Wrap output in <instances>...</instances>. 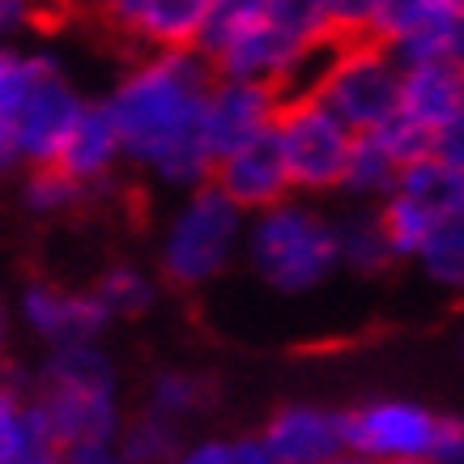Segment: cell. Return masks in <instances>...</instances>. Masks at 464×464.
I'll list each match as a JSON object with an SVG mask.
<instances>
[{"label": "cell", "instance_id": "obj_12", "mask_svg": "<svg viewBox=\"0 0 464 464\" xmlns=\"http://www.w3.org/2000/svg\"><path fill=\"white\" fill-rule=\"evenodd\" d=\"M22 320L52 345H77V341H99V333L111 324V311L102 307L94 290L69 295L56 285H30L22 295Z\"/></svg>", "mask_w": 464, "mask_h": 464}, {"label": "cell", "instance_id": "obj_22", "mask_svg": "<svg viewBox=\"0 0 464 464\" xmlns=\"http://www.w3.org/2000/svg\"><path fill=\"white\" fill-rule=\"evenodd\" d=\"M265 9H268V0H209L197 52H205V56L213 60L226 43H235L243 30H252L256 22H265Z\"/></svg>", "mask_w": 464, "mask_h": 464}, {"label": "cell", "instance_id": "obj_31", "mask_svg": "<svg viewBox=\"0 0 464 464\" xmlns=\"http://www.w3.org/2000/svg\"><path fill=\"white\" fill-rule=\"evenodd\" d=\"M375 5H380V0H328V22H333V34H337V39L366 34Z\"/></svg>", "mask_w": 464, "mask_h": 464}, {"label": "cell", "instance_id": "obj_11", "mask_svg": "<svg viewBox=\"0 0 464 464\" xmlns=\"http://www.w3.org/2000/svg\"><path fill=\"white\" fill-rule=\"evenodd\" d=\"M268 464H333L345 456V426L341 413L315 405L282 409L260 435Z\"/></svg>", "mask_w": 464, "mask_h": 464}, {"label": "cell", "instance_id": "obj_28", "mask_svg": "<svg viewBox=\"0 0 464 464\" xmlns=\"http://www.w3.org/2000/svg\"><path fill=\"white\" fill-rule=\"evenodd\" d=\"M265 14L273 26H282L285 34H295L303 43L337 39L333 22H328V0H268Z\"/></svg>", "mask_w": 464, "mask_h": 464}, {"label": "cell", "instance_id": "obj_7", "mask_svg": "<svg viewBox=\"0 0 464 464\" xmlns=\"http://www.w3.org/2000/svg\"><path fill=\"white\" fill-rule=\"evenodd\" d=\"M273 137H277V150H282L295 188L324 192V188L341 183V170H345V158L353 145V128L320 94H311V90L282 94Z\"/></svg>", "mask_w": 464, "mask_h": 464}, {"label": "cell", "instance_id": "obj_9", "mask_svg": "<svg viewBox=\"0 0 464 464\" xmlns=\"http://www.w3.org/2000/svg\"><path fill=\"white\" fill-rule=\"evenodd\" d=\"M82 107H85L82 94L64 82L60 64L56 69H47L39 82H34V90L22 99V107L14 111V120H9L17 158L30 162V167L56 162L60 145H64V137H69L72 120L82 115Z\"/></svg>", "mask_w": 464, "mask_h": 464}, {"label": "cell", "instance_id": "obj_3", "mask_svg": "<svg viewBox=\"0 0 464 464\" xmlns=\"http://www.w3.org/2000/svg\"><path fill=\"white\" fill-rule=\"evenodd\" d=\"M247 260L273 290L307 295L341 265L337 226H328L315 209L282 197L256 209L247 226Z\"/></svg>", "mask_w": 464, "mask_h": 464}, {"label": "cell", "instance_id": "obj_21", "mask_svg": "<svg viewBox=\"0 0 464 464\" xmlns=\"http://www.w3.org/2000/svg\"><path fill=\"white\" fill-rule=\"evenodd\" d=\"M175 451H179V422H167L158 413H145L137 422L120 426V435H115V456L132 464L175 460Z\"/></svg>", "mask_w": 464, "mask_h": 464}, {"label": "cell", "instance_id": "obj_6", "mask_svg": "<svg viewBox=\"0 0 464 464\" xmlns=\"http://www.w3.org/2000/svg\"><path fill=\"white\" fill-rule=\"evenodd\" d=\"M243 239V209L222 188L200 183L170 218L162 239V273L175 285H205L222 273Z\"/></svg>", "mask_w": 464, "mask_h": 464}, {"label": "cell", "instance_id": "obj_14", "mask_svg": "<svg viewBox=\"0 0 464 464\" xmlns=\"http://www.w3.org/2000/svg\"><path fill=\"white\" fill-rule=\"evenodd\" d=\"M120 158H124V150H120V132H115L107 107H102V102L99 107L85 102L82 115L72 120L64 145H60L56 167H64L72 179H82L85 188H94V183H102L111 175Z\"/></svg>", "mask_w": 464, "mask_h": 464}, {"label": "cell", "instance_id": "obj_23", "mask_svg": "<svg viewBox=\"0 0 464 464\" xmlns=\"http://www.w3.org/2000/svg\"><path fill=\"white\" fill-rule=\"evenodd\" d=\"M47 69H56L52 56H34V52H22L14 43H0V120L9 124L14 111L22 107L34 82H39Z\"/></svg>", "mask_w": 464, "mask_h": 464}, {"label": "cell", "instance_id": "obj_30", "mask_svg": "<svg viewBox=\"0 0 464 464\" xmlns=\"http://www.w3.org/2000/svg\"><path fill=\"white\" fill-rule=\"evenodd\" d=\"M192 464H268L260 439H205L188 451Z\"/></svg>", "mask_w": 464, "mask_h": 464}, {"label": "cell", "instance_id": "obj_5", "mask_svg": "<svg viewBox=\"0 0 464 464\" xmlns=\"http://www.w3.org/2000/svg\"><path fill=\"white\" fill-rule=\"evenodd\" d=\"M353 132H375L401 107V64L371 34L337 39L311 85Z\"/></svg>", "mask_w": 464, "mask_h": 464}, {"label": "cell", "instance_id": "obj_35", "mask_svg": "<svg viewBox=\"0 0 464 464\" xmlns=\"http://www.w3.org/2000/svg\"><path fill=\"white\" fill-rule=\"evenodd\" d=\"M456 64L464 69V26H460V39H456Z\"/></svg>", "mask_w": 464, "mask_h": 464}, {"label": "cell", "instance_id": "obj_2", "mask_svg": "<svg viewBox=\"0 0 464 464\" xmlns=\"http://www.w3.org/2000/svg\"><path fill=\"white\" fill-rule=\"evenodd\" d=\"M39 409L56 451L72 464L115 460L120 435V401H115V366L94 341L56 345L39 375Z\"/></svg>", "mask_w": 464, "mask_h": 464}, {"label": "cell", "instance_id": "obj_29", "mask_svg": "<svg viewBox=\"0 0 464 464\" xmlns=\"http://www.w3.org/2000/svg\"><path fill=\"white\" fill-rule=\"evenodd\" d=\"M375 141L392 154L396 167H405V162H418V158L430 154V141H435V137H430L422 124H413L409 115L396 111V115H388V120L375 128Z\"/></svg>", "mask_w": 464, "mask_h": 464}, {"label": "cell", "instance_id": "obj_24", "mask_svg": "<svg viewBox=\"0 0 464 464\" xmlns=\"http://www.w3.org/2000/svg\"><path fill=\"white\" fill-rule=\"evenodd\" d=\"M337 252L358 273H380V268H388L396 260L380 218H353V222L337 226Z\"/></svg>", "mask_w": 464, "mask_h": 464}, {"label": "cell", "instance_id": "obj_19", "mask_svg": "<svg viewBox=\"0 0 464 464\" xmlns=\"http://www.w3.org/2000/svg\"><path fill=\"white\" fill-rule=\"evenodd\" d=\"M439 218H443V213L430 209L426 200L392 188V192H388V205H383V213H380V226H383V235H388V243H392V256H418V247H422L426 235L435 230Z\"/></svg>", "mask_w": 464, "mask_h": 464}, {"label": "cell", "instance_id": "obj_37", "mask_svg": "<svg viewBox=\"0 0 464 464\" xmlns=\"http://www.w3.org/2000/svg\"><path fill=\"white\" fill-rule=\"evenodd\" d=\"M456 9H460V22H464V0H456Z\"/></svg>", "mask_w": 464, "mask_h": 464}, {"label": "cell", "instance_id": "obj_10", "mask_svg": "<svg viewBox=\"0 0 464 464\" xmlns=\"http://www.w3.org/2000/svg\"><path fill=\"white\" fill-rule=\"evenodd\" d=\"M213 188H222L226 197L235 200L243 213H256L273 205V200H282L295 192V183H290V170H285V158L277 150V137H273V128L252 137V141L235 145V150H226V154L213 158Z\"/></svg>", "mask_w": 464, "mask_h": 464}, {"label": "cell", "instance_id": "obj_13", "mask_svg": "<svg viewBox=\"0 0 464 464\" xmlns=\"http://www.w3.org/2000/svg\"><path fill=\"white\" fill-rule=\"evenodd\" d=\"M401 115L413 124H422L435 137L443 124H451L464 111V69L456 56L422 60V64H405L401 69Z\"/></svg>", "mask_w": 464, "mask_h": 464}, {"label": "cell", "instance_id": "obj_4", "mask_svg": "<svg viewBox=\"0 0 464 464\" xmlns=\"http://www.w3.org/2000/svg\"><path fill=\"white\" fill-rule=\"evenodd\" d=\"M341 426H345V451L362 460L464 464V422L439 418L413 401H371L353 413H341Z\"/></svg>", "mask_w": 464, "mask_h": 464}, {"label": "cell", "instance_id": "obj_20", "mask_svg": "<svg viewBox=\"0 0 464 464\" xmlns=\"http://www.w3.org/2000/svg\"><path fill=\"white\" fill-rule=\"evenodd\" d=\"M396 162L392 154L375 141V132H353L350 158H345V170H341V183L345 192H358V197H375V192H392L396 183Z\"/></svg>", "mask_w": 464, "mask_h": 464}, {"label": "cell", "instance_id": "obj_16", "mask_svg": "<svg viewBox=\"0 0 464 464\" xmlns=\"http://www.w3.org/2000/svg\"><path fill=\"white\" fill-rule=\"evenodd\" d=\"M209 0H141L132 39L150 47H197Z\"/></svg>", "mask_w": 464, "mask_h": 464}, {"label": "cell", "instance_id": "obj_33", "mask_svg": "<svg viewBox=\"0 0 464 464\" xmlns=\"http://www.w3.org/2000/svg\"><path fill=\"white\" fill-rule=\"evenodd\" d=\"M34 22V0H0V39Z\"/></svg>", "mask_w": 464, "mask_h": 464}, {"label": "cell", "instance_id": "obj_17", "mask_svg": "<svg viewBox=\"0 0 464 464\" xmlns=\"http://www.w3.org/2000/svg\"><path fill=\"white\" fill-rule=\"evenodd\" d=\"M451 22H460L456 0H380L375 14H371L366 34L388 47V43L405 39V34H413V30L451 26Z\"/></svg>", "mask_w": 464, "mask_h": 464}, {"label": "cell", "instance_id": "obj_27", "mask_svg": "<svg viewBox=\"0 0 464 464\" xmlns=\"http://www.w3.org/2000/svg\"><path fill=\"white\" fill-rule=\"evenodd\" d=\"M82 197H85V183L72 179L69 170L56 167V162L34 167V175L26 179V205L34 213H64L72 205H82Z\"/></svg>", "mask_w": 464, "mask_h": 464}, {"label": "cell", "instance_id": "obj_25", "mask_svg": "<svg viewBox=\"0 0 464 464\" xmlns=\"http://www.w3.org/2000/svg\"><path fill=\"white\" fill-rule=\"evenodd\" d=\"M213 388L197 375H179V371H167V375H158L150 383V413L158 418H167V422H183V418H192L197 409L209 405Z\"/></svg>", "mask_w": 464, "mask_h": 464}, {"label": "cell", "instance_id": "obj_18", "mask_svg": "<svg viewBox=\"0 0 464 464\" xmlns=\"http://www.w3.org/2000/svg\"><path fill=\"white\" fill-rule=\"evenodd\" d=\"M413 260L430 273V282L448 285V290H464V218L460 213H443Z\"/></svg>", "mask_w": 464, "mask_h": 464}, {"label": "cell", "instance_id": "obj_34", "mask_svg": "<svg viewBox=\"0 0 464 464\" xmlns=\"http://www.w3.org/2000/svg\"><path fill=\"white\" fill-rule=\"evenodd\" d=\"M99 14L111 22V26H120L124 34H132V26H137V14H141V0H99Z\"/></svg>", "mask_w": 464, "mask_h": 464}, {"label": "cell", "instance_id": "obj_8", "mask_svg": "<svg viewBox=\"0 0 464 464\" xmlns=\"http://www.w3.org/2000/svg\"><path fill=\"white\" fill-rule=\"evenodd\" d=\"M277 107H282V90L277 85L218 72L209 94H205V115H200V128H205V141H209L213 158L268 132L273 120H277Z\"/></svg>", "mask_w": 464, "mask_h": 464}, {"label": "cell", "instance_id": "obj_38", "mask_svg": "<svg viewBox=\"0 0 464 464\" xmlns=\"http://www.w3.org/2000/svg\"><path fill=\"white\" fill-rule=\"evenodd\" d=\"M451 213H460V218H464V200H460V205H456V209H451Z\"/></svg>", "mask_w": 464, "mask_h": 464}, {"label": "cell", "instance_id": "obj_36", "mask_svg": "<svg viewBox=\"0 0 464 464\" xmlns=\"http://www.w3.org/2000/svg\"><path fill=\"white\" fill-rule=\"evenodd\" d=\"M0 345H5V315H0Z\"/></svg>", "mask_w": 464, "mask_h": 464}, {"label": "cell", "instance_id": "obj_32", "mask_svg": "<svg viewBox=\"0 0 464 464\" xmlns=\"http://www.w3.org/2000/svg\"><path fill=\"white\" fill-rule=\"evenodd\" d=\"M430 154L439 158V162H448L451 170H460L464 175V111L451 120V124H443L435 132V141H430Z\"/></svg>", "mask_w": 464, "mask_h": 464}, {"label": "cell", "instance_id": "obj_15", "mask_svg": "<svg viewBox=\"0 0 464 464\" xmlns=\"http://www.w3.org/2000/svg\"><path fill=\"white\" fill-rule=\"evenodd\" d=\"M56 456V439L39 401H26L17 383L0 375V464H47Z\"/></svg>", "mask_w": 464, "mask_h": 464}, {"label": "cell", "instance_id": "obj_26", "mask_svg": "<svg viewBox=\"0 0 464 464\" xmlns=\"http://www.w3.org/2000/svg\"><path fill=\"white\" fill-rule=\"evenodd\" d=\"M94 295H99L102 307L111 311V320L115 315H141V311L154 307V282L132 265L107 268L99 277V285H94Z\"/></svg>", "mask_w": 464, "mask_h": 464}, {"label": "cell", "instance_id": "obj_1", "mask_svg": "<svg viewBox=\"0 0 464 464\" xmlns=\"http://www.w3.org/2000/svg\"><path fill=\"white\" fill-rule=\"evenodd\" d=\"M213 64L197 47H158L102 102L120 132L124 158L150 167L170 188H200L213 175V150L205 141V94Z\"/></svg>", "mask_w": 464, "mask_h": 464}]
</instances>
